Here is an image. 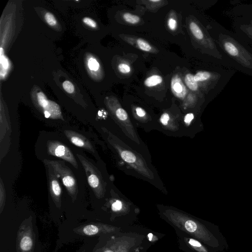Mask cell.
<instances>
[{"label": "cell", "mask_w": 252, "mask_h": 252, "mask_svg": "<svg viewBox=\"0 0 252 252\" xmlns=\"http://www.w3.org/2000/svg\"><path fill=\"white\" fill-rule=\"evenodd\" d=\"M212 36L229 67L252 77V49L220 23L211 26Z\"/></svg>", "instance_id": "1"}, {"label": "cell", "mask_w": 252, "mask_h": 252, "mask_svg": "<svg viewBox=\"0 0 252 252\" xmlns=\"http://www.w3.org/2000/svg\"><path fill=\"white\" fill-rule=\"evenodd\" d=\"M163 214L179 229L190 234L217 252H223L228 248L224 236L217 226L209 228L200 221L171 209L165 210Z\"/></svg>", "instance_id": "2"}, {"label": "cell", "mask_w": 252, "mask_h": 252, "mask_svg": "<svg viewBox=\"0 0 252 252\" xmlns=\"http://www.w3.org/2000/svg\"><path fill=\"white\" fill-rule=\"evenodd\" d=\"M44 162L52 167L74 201L76 199L78 191L76 180L72 171L61 161L44 159Z\"/></svg>", "instance_id": "3"}, {"label": "cell", "mask_w": 252, "mask_h": 252, "mask_svg": "<svg viewBox=\"0 0 252 252\" xmlns=\"http://www.w3.org/2000/svg\"><path fill=\"white\" fill-rule=\"evenodd\" d=\"M81 164L82 165L87 178L89 185L97 198L103 197L105 188L102 178L97 169L93 163L83 156L77 154Z\"/></svg>", "instance_id": "4"}, {"label": "cell", "mask_w": 252, "mask_h": 252, "mask_svg": "<svg viewBox=\"0 0 252 252\" xmlns=\"http://www.w3.org/2000/svg\"><path fill=\"white\" fill-rule=\"evenodd\" d=\"M27 220L23 222L18 231L17 237L18 252H33L34 244V233L32 224H30Z\"/></svg>", "instance_id": "5"}, {"label": "cell", "mask_w": 252, "mask_h": 252, "mask_svg": "<svg viewBox=\"0 0 252 252\" xmlns=\"http://www.w3.org/2000/svg\"><path fill=\"white\" fill-rule=\"evenodd\" d=\"M136 244V237L123 236L111 239L104 246L95 252H130Z\"/></svg>", "instance_id": "6"}, {"label": "cell", "mask_w": 252, "mask_h": 252, "mask_svg": "<svg viewBox=\"0 0 252 252\" xmlns=\"http://www.w3.org/2000/svg\"><path fill=\"white\" fill-rule=\"evenodd\" d=\"M46 146L47 152L49 155L65 160L75 168H78L76 159L72 151L67 146L56 140L48 141Z\"/></svg>", "instance_id": "7"}, {"label": "cell", "mask_w": 252, "mask_h": 252, "mask_svg": "<svg viewBox=\"0 0 252 252\" xmlns=\"http://www.w3.org/2000/svg\"><path fill=\"white\" fill-rule=\"evenodd\" d=\"M119 228L111 225L102 223H91L74 229L75 233L81 235L93 236L100 234L113 233Z\"/></svg>", "instance_id": "8"}, {"label": "cell", "mask_w": 252, "mask_h": 252, "mask_svg": "<svg viewBox=\"0 0 252 252\" xmlns=\"http://www.w3.org/2000/svg\"><path fill=\"white\" fill-rule=\"evenodd\" d=\"M233 27L234 33L252 49V24L242 17H234Z\"/></svg>", "instance_id": "9"}, {"label": "cell", "mask_w": 252, "mask_h": 252, "mask_svg": "<svg viewBox=\"0 0 252 252\" xmlns=\"http://www.w3.org/2000/svg\"><path fill=\"white\" fill-rule=\"evenodd\" d=\"M37 100L45 118L63 120L59 106L55 103H51L43 93L40 92L37 93Z\"/></svg>", "instance_id": "10"}, {"label": "cell", "mask_w": 252, "mask_h": 252, "mask_svg": "<svg viewBox=\"0 0 252 252\" xmlns=\"http://www.w3.org/2000/svg\"><path fill=\"white\" fill-rule=\"evenodd\" d=\"M45 164L48 167V181L49 192L57 207L60 208L61 205L62 188L58 180L59 178L52 167L48 164Z\"/></svg>", "instance_id": "11"}, {"label": "cell", "mask_w": 252, "mask_h": 252, "mask_svg": "<svg viewBox=\"0 0 252 252\" xmlns=\"http://www.w3.org/2000/svg\"><path fill=\"white\" fill-rule=\"evenodd\" d=\"M68 140L74 145L84 149L92 154L95 151L90 141L81 134L71 130H65L63 131Z\"/></svg>", "instance_id": "12"}, {"label": "cell", "mask_w": 252, "mask_h": 252, "mask_svg": "<svg viewBox=\"0 0 252 252\" xmlns=\"http://www.w3.org/2000/svg\"><path fill=\"white\" fill-rule=\"evenodd\" d=\"M115 116L119 121L120 127L123 128V130L125 128V132H127V134L128 132H132L134 130L131 123L128 121V115L124 109L118 108L115 111Z\"/></svg>", "instance_id": "13"}, {"label": "cell", "mask_w": 252, "mask_h": 252, "mask_svg": "<svg viewBox=\"0 0 252 252\" xmlns=\"http://www.w3.org/2000/svg\"><path fill=\"white\" fill-rule=\"evenodd\" d=\"M230 13L234 17L252 16V3L238 4L231 9Z\"/></svg>", "instance_id": "14"}, {"label": "cell", "mask_w": 252, "mask_h": 252, "mask_svg": "<svg viewBox=\"0 0 252 252\" xmlns=\"http://www.w3.org/2000/svg\"><path fill=\"white\" fill-rule=\"evenodd\" d=\"M171 88L174 94L178 97L183 98L186 94V88L181 80L177 76L172 79Z\"/></svg>", "instance_id": "15"}, {"label": "cell", "mask_w": 252, "mask_h": 252, "mask_svg": "<svg viewBox=\"0 0 252 252\" xmlns=\"http://www.w3.org/2000/svg\"><path fill=\"white\" fill-rule=\"evenodd\" d=\"M185 241L190 248L197 252H210L208 248L197 239L191 238H186Z\"/></svg>", "instance_id": "16"}, {"label": "cell", "mask_w": 252, "mask_h": 252, "mask_svg": "<svg viewBox=\"0 0 252 252\" xmlns=\"http://www.w3.org/2000/svg\"><path fill=\"white\" fill-rule=\"evenodd\" d=\"M189 28L192 34L197 39L202 40L204 39V33L197 24L193 22H191Z\"/></svg>", "instance_id": "17"}, {"label": "cell", "mask_w": 252, "mask_h": 252, "mask_svg": "<svg viewBox=\"0 0 252 252\" xmlns=\"http://www.w3.org/2000/svg\"><path fill=\"white\" fill-rule=\"evenodd\" d=\"M185 82L188 88L193 91L198 89V83L194 79V75L190 73L187 74L185 78Z\"/></svg>", "instance_id": "18"}, {"label": "cell", "mask_w": 252, "mask_h": 252, "mask_svg": "<svg viewBox=\"0 0 252 252\" xmlns=\"http://www.w3.org/2000/svg\"><path fill=\"white\" fill-rule=\"evenodd\" d=\"M162 81L161 76L158 75H154L147 78L144 81V84L149 87L156 86L160 84Z\"/></svg>", "instance_id": "19"}, {"label": "cell", "mask_w": 252, "mask_h": 252, "mask_svg": "<svg viewBox=\"0 0 252 252\" xmlns=\"http://www.w3.org/2000/svg\"><path fill=\"white\" fill-rule=\"evenodd\" d=\"M5 191L2 180L0 181V213H1L4 208L5 202Z\"/></svg>", "instance_id": "20"}, {"label": "cell", "mask_w": 252, "mask_h": 252, "mask_svg": "<svg viewBox=\"0 0 252 252\" xmlns=\"http://www.w3.org/2000/svg\"><path fill=\"white\" fill-rule=\"evenodd\" d=\"M111 210L114 212H121L124 209V204L120 200H115L111 204Z\"/></svg>", "instance_id": "21"}, {"label": "cell", "mask_w": 252, "mask_h": 252, "mask_svg": "<svg viewBox=\"0 0 252 252\" xmlns=\"http://www.w3.org/2000/svg\"><path fill=\"white\" fill-rule=\"evenodd\" d=\"M123 18L126 21L131 24H136L140 21L138 16L128 13H125L123 15Z\"/></svg>", "instance_id": "22"}, {"label": "cell", "mask_w": 252, "mask_h": 252, "mask_svg": "<svg viewBox=\"0 0 252 252\" xmlns=\"http://www.w3.org/2000/svg\"><path fill=\"white\" fill-rule=\"evenodd\" d=\"M88 66L90 70L96 71L99 67V64L95 59L90 58L88 61Z\"/></svg>", "instance_id": "23"}, {"label": "cell", "mask_w": 252, "mask_h": 252, "mask_svg": "<svg viewBox=\"0 0 252 252\" xmlns=\"http://www.w3.org/2000/svg\"><path fill=\"white\" fill-rule=\"evenodd\" d=\"M44 17L46 22L49 26H54L57 24L56 19L51 13L46 12Z\"/></svg>", "instance_id": "24"}, {"label": "cell", "mask_w": 252, "mask_h": 252, "mask_svg": "<svg viewBox=\"0 0 252 252\" xmlns=\"http://www.w3.org/2000/svg\"><path fill=\"white\" fill-rule=\"evenodd\" d=\"M137 43L138 47L143 51H149L151 49V46L150 44L142 39H138Z\"/></svg>", "instance_id": "25"}, {"label": "cell", "mask_w": 252, "mask_h": 252, "mask_svg": "<svg viewBox=\"0 0 252 252\" xmlns=\"http://www.w3.org/2000/svg\"><path fill=\"white\" fill-rule=\"evenodd\" d=\"M63 87L64 90L69 94H72L74 91L73 85L69 81H64L63 83Z\"/></svg>", "instance_id": "26"}, {"label": "cell", "mask_w": 252, "mask_h": 252, "mask_svg": "<svg viewBox=\"0 0 252 252\" xmlns=\"http://www.w3.org/2000/svg\"><path fill=\"white\" fill-rule=\"evenodd\" d=\"M82 21L86 25L92 28H95L97 26L96 22L90 18L85 17L83 18Z\"/></svg>", "instance_id": "27"}, {"label": "cell", "mask_w": 252, "mask_h": 252, "mask_svg": "<svg viewBox=\"0 0 252 252\" xmlns=\"http://www.w3.org/2000/svg\"><path fill=\"white\" fill-rule=\"evenodd\" d=\"M193 119V114L191 113H188L184 118V123L186 125H189Z\"/></svg>", "instance_id": "28"}, {"label": "cell", "mask_w": 252, "mask_h": 252, "mask_svg": "<svg viewBox=\"0 0 252 252\" xmlns=\"http://www.w3.org/2000/svg\"><path fill=\"white\" fill-rule=\"evenodd\" d=\"M118 69L120 72L123 73H127L130 70V68L127 64L123 63L119 65Z\"/></svg>", "instance_id": "29"}, {"label": "cell", "mask_w": 252, "mask_h": 252, "mask_svg": "<svg viewBox=\"0 0 252 252\" xmlns=\"http://www.w3.org/2000/svg\"><path fill=\"white\" fill-rule=\"evenodd\" d=\"M136 114L139 118L144 119L146 113V111L142 108L137 107L135 109Z\"/></svg>", "instance_id": "30"}, {"label": "cell", "mask_w": 252, "mask_h": 252, "mask_svg": "<svg viewBox=\"0 0 252 252\" xmlns=\"http://www.w3.org/2000/svg\"><path fill=\"white\" fill-rule=\"evenodd\" d=\"M176 21L173 18H170L168 21V26L170 30L174 31L176 28Z\"/></svg>", "instance_id": "31"}, {"label": "cell", "mask_w": 252, "mask_h": 252, "mask_svg": "<svg viewBox=\"0 0 252 252\" xmlns=\"http://www.w3.org/2000/svg\"><path fill=\"white\" fill-rule=\"evenodd\" d=\"M244 19L245 20H246L249 23L252 24V16H245V17H240Z\"/></svg>", "instance_id": "32"}, {"label": "cell", "mask_w": 252, "mask_h": 252, "mask_svg": "<svg viewBox=\"0 0 252 252\" xmlns=\"http://www.w3.org/2000/svg\"><path fill=\"white\" fill-rule=\"evenodd\" d=\"M150 1H152V2H158V1H160V0H151Z\"/></svg>", "instance_id": "33"}]
</instances>
